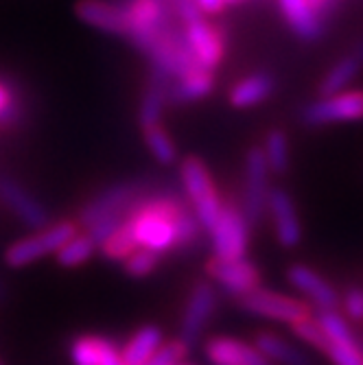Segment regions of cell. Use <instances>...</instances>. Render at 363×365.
<instances>
[{"mask_svg":"<svg viewBox=\"0 0 363 365\" xmlns=\"http://www.w3.org/2000/svg\"><path fill=\"white\" fill-rule=\"evenodd\" d=\"M342 307L348 319L352 322H363V289L361 287H350L344 291Z\"/></svg>","mask_w":363,"mask_h":365,"instance_id":"cell-35","label":"cell"},{"mask_svg":"<svg viewBox=\"0 0 363 365\" xmlns=\"http://www.w3.org/2000/svg\"><path fill=\"white\" fill-rule=\"evenodd\" d=\"M145 134V145L147 149L151 151V155L164 164V167H169V164H173L178 160V147L173 143V138L169 136V131L164 129L162 125H153V127H147L143 129Z\"/></svg>","mask_w":363,"mask_h":365,"instance_id":"cell-25","label":"cell"},{"mask_svg":"<svg viewBox=\"0 0 363 365\" xmlns=\"http://www.w3.org/2000/svg\"><path fill=\"white\" fill-rule=\"evenodd\" d=\"M24 120V103L20 92L0 81V129H14Z\"/></svg>","mask_w":363,"mask_h":365,"instance_id":"cell-26","label":"cell"},{"mask_svg":"<svg viewBox=\"0 0 363 365\" xmlns=\"http://www.w3.org/2000/svg\"><path fill=\"white\" fill-rule=\"evenodd\" d=\"M125 219H127V212H125V215H114V217L101 219V221L92 223V225L88 227L86 235L92 239V243H94L96 247H103V245L116 235V232L121 230V225L125 223Z\"/></svg>","mask_w":363,"mask_h":365,"instance_id":"cell-32","label":"cell"},{"mask_svg":"<svg viewBox=\"0 0 363 365\" xmlns=\"http://www.w3.org/2000/svg\"><path fill=\"white\" fill-rule=\"evenodd\" d=\"M0 202H3L24 225L42 230L48 225V210L38 197H33L16 178L0 175Z\"/></svg>","mask_w":363,"mask_h":365,"instance_id":"cell-9","label":"cell"},{"mask_svg":"<svg viewBox=\"0 0 363 365\" xmlns=\"http://www.w3.org/2000/svg\"><path fill=\"white\" fill-rule=\"evenodd\" d=\"M206 356L213 365H274L258 348L232 337H213L206 344Z\"/></svg>","mask_w":363,"mask_h":365,"instance_id":"cell-16","label":"cell"},{"mask_svg":"<svg viewBox=\"0 0 363 365\" xmlns=\"http://www.w3.org/2000/svg\"><path fill=\"white\" fill-rule=\"evenodd\" d=\"M363 71V66L352 57V55H346L342 59H337L333 66H331V71H328L317 90H319V98H328V96H335V94H342L357 77L359 73Z\"/></svg>","mask_w":363,"mask_h":365,"instance_id":"cell-21","label":"cell"},{"mask_svg":"<svg viewBox=\"0 0 363 365\" xmlns=\"http://www.w3.org/2000/svg\"><path fill=\"white\" fill-rule=\"evenodd\" d=\"M309 5L326 22L333 14H337V9L342 7V0H309Z\"/></svg>","mask_w":363,"mask_h":365,"instance_id":"cell-37","label":"cell"},{"mask_svg":"<svg viewBox=\"0 0 363 365\" xmlns=\"http://www.w3.org/2000/svg\"><path fill=\"white\" fill-rule=\"evenodd\" d=\"M0 365H5V363H3V361H0Z\"/></svg>","mask_w":363,"mask_h":365,"instance_id":"cell-42","label":"cell"},{"mask_svg":"<svg viewBox=\"0 0 363 365\" xmlns=\"http://www.w3.org/2000/svg\"><path fill=\"white\" fill-rule=\"evenodd\" d=\"M215 88V77L213 73H195L184 79H178L169 88V103L173 106H184L200 101V98L208 96Z\"/></svg>","mask_w":363,"mask_h":365,"instance_id":"cell-22","label":"cell"},{"mask_svg":"<svg viewBox=\"0 0 363 365\" xmlns=\"http://www.w3.org/2000/svg\"><path fill=\"white\" fill-rule=\"evenodd\" d=\"M164 346L162 328L158 326H143L138 333L127 341L123 348V363L125 365H145L160 348Z\"/></svg>","mask_w":363,"mask_h":365,"instance_id":"cell-19","label":"cell"},{"mask_svg":"<svg viewBox=\"0 0 363 365\" xmlns=\"http://www.w3.org/2000/svg\"><path fill=\"white\" fill-rule=\"evenodd\" d=\"M267 210L274 221L276 239L282 247L291 250L302 241V223L295 210L293 197L282 188H272L267 197Z\"/></svg>","mask_w":363,"mask_h":365,"instance_id":"cell-11","label":"cell"},{"mask_svg":"<svg viewBox=\"0 0 363 365\" xmlns=\"http://www.w3.org/2000/svg\"><path fill=\"white\" fill-rule=\"evenodd\" d=\"M352 120H363V90L317 98L300 112V123L307 127H324Z\"/></svg>","mask_w":363,"mask_h":365,"instance_id":"cell-6","label":"cell"},{"mask_svg":"<svg viewBox=\"0 0 363 365\" xmlns=\"http://www.w3.org/2000/svg\"><path fill=\"white\" fill-rule=\"evenodd\" d=\"M293 330H295V335H298L305 344L317 348V350L324 352V354H326L328 346H331V341H328V337L324 335V330H322V326L317 324V319L307 317V319H302V322L295 324Z\"/></svg>","mask_w":363,"mask_h":365,"instance_id":"cell-33","label":"cell"},{"mask_svg":"<svg viewBox=\"0 0 363 365\" xmlns=\"http://www.w3.org/2000/svg\"><path fill=\"white\" fill-rule=\"evenodd\" d=\"M274 90H276V79L270 73H254L241 79L230 90V103H232V108L247 110V108L260 106L265 98L272 96Z\"/></svg>","mask_w":363,"mask_h":365,"instance_id":"cell-18","label":"cell"},{"mask_svg":"<svg viewBox=\"0 0 363 365\" xmlns=\"http://www.w3.org/2000/svg\"><path fill=\"white\" fill-rule=\"evenodd\" d=\"M186 346L182 341H173V344H167L162 346L145 365H178L182 363V359L186 356Z\"/></svg>","mask_w":363,"mask_h":365,"instance_id":"cell-34","label":"cell"},{"mask_svg":"<svg viewBox=\"0 0 363 365\" xmlns=\"http://www.w3.org/2000/svg\"><path fill=\"white\" fill-rule=\"evenodd\" d=\"M241 307L252 315L267 317V319L291 324V326L311 317L309 307L305 302L289 295H282V293H276V291H270V289L250 291L245 297H241Z\"/></svg>","mask_w":363,"mask_h":365,"instance_id":"cell-7","label":"cell"},{"mask_svg":"<svg viewBox=\"0 0 363 365\" xmlns=\"http://www.w3.org/2000/svg\"><path fill=\"white\" fill-rule=\"evenodd\" d=\"M280 14L293 36L302 42H317L326 33V22L313 11L309 0H278Z\"/></svg>","mask_w":363,"mask_h":365,"instance_id":"cell-15","label":"cell"},{"mask_svg":"<svg viewBox=\"0 0 363 365\" xmlns=\"http://www.w3.org/2000/svg\"><path fill=\"white\" fill-rule=\"evenodd\" d=\"M197 7H200L202 14H219L223 11L227 5H225V0H195Z\"/></svg>","mask_w":363,"mask_h":365,"instance_id":"cell-38","label":"cell"},{"mask_svg":"<svg viewBox=\"0 0 363 365\" xmlns=\"http://www.w3.org/2000/svg\"><path fill=\"white\" fill-rule=\"evenodd\" d=\"M202 230L204 227L200 221H197L195 212L188 210L186 206H182L175 215V250L193 247L197 241H200Z\"/></svg>","mask_w":363,"mask_h":365,"instance_id":"cell-28","label":"cell"},{"mask_svg":"<svg viewBox=\"0 0 363 365\" xmlns=\"http://www.w3.org/2000/svg\"><path fill=\"white\" fill-rule=\"evenodd\" d=\"M270 167L262 155V149L252 147L245 155V175H243V206L241 212L250 225H256L267 210L270 197Z\"/></svg>","mask_w":363,"mask_h":365,"instance_id":"cell-5","label":"cell"},{"mask_svg":"<svg viewBox=\"0 0 363 365\" xmlns=\"http://www.w3.org/2000/svg\"><path fill=\"white\" fill-rule=\"evenodd\" d=\"M96 252V245L88 235H77L57 252V262L61 267H81Z\"/></svg>","mask_w":363,"mask_h":365,"instance_id":"cell-27","label":"cell"},{"mask_svg":"<svg viewBox=\"0 0 363 365\" xmlns=\"http://www.w3.org/2000/svg\"><path fill=\"white\" fill-rule=\"evenodd\" d=\"M169 88H171V81L151 73L147 88L143 92V98H140V108H138V125L143 129L160 125L162 114L169 106Z\"/></svg>","mask_w":363,"mask_h":365,"instance_id":"cell-17","label":"cell"},{"mask_svg":"<svg viewBox=\"0 0 363 365\" xmlns=\"http://www.w3.org/2000/svg\"><path fill=\"white\" fill-rule=\"evenodd\" d=\"M262 155L270 167V173L282 175L289 169V140L282 129H270L262 145Z\"/></svg>","mask_w":363,"mask_h":365,"instance_id":"cell-24","label":"cell"},{"mask_svg":"<svg viewBox=\"0 0 363 365\" xmlns=\"http://www.w3.org/2000/svg\"><path fill=\"white\" fill-rule=\"evenodd\" d=\"M138 250L136 245V239H134V232H131V225L129 221L125 219V223L121 225V230L116 232V235L103 245V254L112 260H127L131 254H134Z\"/></svg>","mask_w":363,"mask_h":365,"instance_id":"cell-29","label":"cell"},{"mask_svg":"<svg viewBox=\"0 0 363 365\" xmlns=\"http://www.w3.org/2000/svg\"><path fill=\"white\" fill-rule=\"evenodd\" d=\"M217 289L210 282H197L190 291V297L186 302V311L182 317V330H180V341L190 348L193 344L200 341L204 326L210 322V317L217 311Z\"/></svg>","mask_w":363,"mask_h":365,"instance_id":"cell-8","label":"cell"},{"mask_svg":"<svg viewBox=\"0 0 363 365\" xmlns=\"http://www.w3.org/2000/svg\"><path fill=\"white\" fill-rule=\"evenodd\" d=\"M145 192H149V182L147 180H125L118 184H112L110 188L101 190L96 197L83 206L79 212V223L90 227L92 223L114 217V215H125L131 204L140 199Z\"/></svg>","mask_w":363,"mask_h":365,"instance_id":"cell-3","label":"cell"},{"mask_svg":"<svg viewBox=\"0 0 363 365\" xmlns=\"http://www.w3.org/2000/svg\"><path fill=\"white\" fill-rule=\"evenodd\" d=\"M103 337H79L71 346V359L75 365H101Z\"/></svg>","mask_w":363,"mask_h":365,"instance_id":"cell-30","label":"cell"},{"mask_svg":"<svg viewBox=\"0 0 363 365\" xmlns=\"http://www.w3.org/2000/svg\"><path fill=\"white\" fill-rule=\"evenodd\" d=\"M208 274L213 280L230 295L245 297L250 291L258 289V269L256 264L247 258H235V260H219L215 258L208 264Z\"/></svg>","mask_w":363,"mask_h":365,"instance_id":"cell-10","label":"cell"},{"mask_svg":"<svg viewBox=\"0 0 363 365\" xmlns=\"http://www.w3.org/2000/svg\"><path fill=\"white\" fill-rule=\"evenodd\" d=\"M75 14L88 26L127 40L129 16H127V9L123 5L106 3V0H79V3L75 5Z\"/></svg>","mask_w":363,"mask_h":365,"instance_id":"cell-12","label":"cell"},{"mask_svg":"<svg viewBox=\"0 0 363 365\" xmlns=\"http://www.w3.org/2000/svg\"><path fill=\"white\" fill-rule=\"evenodd\" d=\"M243 3H245V0H225L227 7H237V5H243Z\"/></svg>","mask_w":363,"mask_h":365,"instance_id":"cell-40","label":"cell"},{"mask_svg":"<svg viewBox=\"0 0 363 365\" xmlns=\"http://www.w3.org/2000/svg\"><path fill=\"white\" fill-rule=\"evenodd\" d=\"M350 55H352V57H354V59H357V61L363 66V38H361V40H359V42L352 46V53H350Z\"/></svg>","mask_w":363,"mask_h":365,"instance_id":"cell-39","label":"cell"},{"mask_svg":"<svg viewBox=\"0 0 363 365\" xmlns=\"http://www.w3.org/2000/svg\"><path fill=\"white\" fill-rule=\"evenodd\" d=\"M184 33H186V40L204 68L208 73H215V68L221 63L223 59V38H221V31L217 26H213L210 22L202 20H195L190 24H182Z\"/></svg>","mask_w":363,"mask_h":365,"instance_id":"cell-14","label":"cell"},{"mask_svg":"<svg viewBox=\"0 0 363 365\" xmlns=\"http://www.w3.org/2000/svg\"><path fill=\"white\" fill-rule=\"evenodd\" d=\"M215 258L235 260L245 258L250 245V223L235 204H223L217 223L208 230Z\"/></svg>","mask_w":363,"mask_h":365,"instance_id":"cell-4","label":"cell"},{"mask_svg":"<svg viewBox=\"0 0 363 365\" xmlns=\"http://www.w3.org/2000/svg\"><path fill=\"white\" fill-rule=\"evenodd\" d=\"M317 324L322 326L324 335L328 337V341H331L333 346L359 348V341L352 333V328L348 326L344 315H339L337 311H319Z\"/></svg>","mask_w":363,"mask_h":365,"instance_id":"cell-23","label":"cell"},{"mask_svg":"<svg viewBox=\"0 0 363 365\" xmlns=\"http://www.w3.org/2000/svg\"><path fill=\"white\" fill-rule=\"evenodd\" d=\"M160 254L155 252H149V250H136L134 254H131L127 260H125V272L129 276H134V278H145L149 276L155 267H158V262H160Z\"/></svg>","mask_w":363,"mask_h":365,"instance_id":"cell-31","label":"cell"},{"mask_svg":"<svg viewBox=\"0 0 363 365\" xmlns=\"http://www.w3.org/2000/svg\"><path fill=\"white\" fill-rule=\"evenodd\" d=\"M73 237H77L75 221H59L38 230L36 235L16 241L5 252V262L9 267H26V264L38 262L46 254H57Z\"/></svg>","mask_w":363,"mask_h":365,"instance_id":"cell-2","label":"cell"},{"mask_svg":"<svg viewBox=\"0 0 363 365\" xmlns=\"http://www.w3.org/2000/svg\"><path fill=\"white\" fill-rule=\"evenodd\" d=\"M287 278L302 295H307L319 311H337L339 309L342 295L337 293V289L331 282H326L315 269L307 267V264H291L287 272Z\"/></svg>","mask_w":363,"mask_h":365,"instance_id":"cell-13","label":"cell"},{"mask_svg":"<svg viewBox=\"0 0 363 365\" xmlns=\"http://www.w3.org/2000/svg\"><path fill=\"white\" fill-rule=\"evenodd\" d=\"M178 365H184V363H178Z\"/></svg>","mask_w":363,"mask_h":365,"instance_id":"cell-43","label":"cell"},{"mask_svg":"<svg viewBox=\"0 0 363 365\" xmlns=\"http://www.w3.org/2000/svg\"><path fill=\"white\" fill-rule=\"evenodd\" d=\"M256 348L267 361H276L280 365H313V361L300 350L291 346L287 339L274 335V333H258L256 335Z\"/></svg>","mask_w":363,"mask_h":365,"instance_id":"cell-20","label":"cell"},{"mask_svg":"<svg viewBox=\"0 0 363 365\" xmlns=\"http://www.w3.org/2000/svg\"><path fill=\"white\" fill-rule=\"evenodd\" d=\"M326 356L333 361V365H363L361 348H346V346H328Z\"/></svg>","mask_w":363,"mask_h":365,"instance_id":"cell-36","label":"cell"},{"mask_svg":"<svg viewBox=\"0 0 363 365\" xmlns=\"http://www.w3.org/2000/svg\"><path fill=\"white\" fill-rule=\"evenodd\" d=\"M5 293V289H3V282H0V295H3Z\"/></svg>","mask_w":363,"mask_h":365,"instance_id":"cell-41","label":"cell"},{"mask_svg":"<svg viewBox=\"0 0 363 365\" xmlns=\"http://www.w3.org/2000/svg\"><path fill=\"white\" fill-rule=\"evenodd\" d=\"M180 175H182L184 192H186L188 202L193 206L197 221L202 223L204 230H210L221 215L223 202H221V197L215 188V182L210 178L208 167L200 158L190 155L182 162Z\"/></svg>","mask_w":363,"mask_h":365,"instance_id":"cell-1","label":"cell"}]
</instances>
